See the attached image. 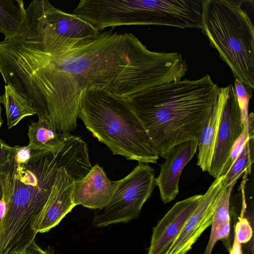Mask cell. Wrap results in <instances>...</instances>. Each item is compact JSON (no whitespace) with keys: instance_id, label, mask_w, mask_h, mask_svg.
<instances>
[{"instance_id":"cell-12","label":"cell","mask_w":254,"mask_h":254,"mask_svg":"<svg viewBox=\"0 0 254 254\" xmlns=\"http://www.w3.org/2000/svg\"><path fill=\"white\" fill-rule=\"evenodd\" d=\"M224 103V94L220 88L216 103L198 140L197 165L203 172H208L211 165Z\"/></svg>"},{"instance_id":"cell-24","label":"cell","mask_w":254,"mask_h":254,"mask_svg":"<svg viewBox=\"0 0 254 254\" xmlns=\"http://www.w3.org/2000/svg\"><path fill=\"white\" fill-rule=\"evenodd\" d=\"M6 175H0V200L3 197V182Z\"/></svg>"},{"instance_id":"cell-8","label":"cell","mask_w":254,"mask_h":254,"mask_svg":"<svg viewBox=\"0 0 254 254\" xmlns=\"http://www.w3.org/2000/svg\"><path fill=\"white\" fill-rule=\"evenodd\" d=\"M77 180L66 168L59 170L49 197L32 225L36 234L47 232L57 226L75 206L72 190L74 182Z\"/></svg>"},{"instance_id":"cell-14","label":"cell","mask_w":254,"mask_h":254,"mask_svg":"<svg viewBox=\"0 0 254 254\" xmlns=\"http://www.w3.org/2000/svg\"><path fill=\"white\" fill-rule=\"evenodd\" d=\"M28 147L31 150H57L64 144V134H59L45 119H38L28 126Z\"/></svg>"},{"instance_id":"cell-16","label":"cell","mask_w":254,"mask_h":254,"mask_svg":"<svg viewBox=\"0 0 254 254\" xmlns=\"http://www.w3.org/2000/svg\"><path fill=\"white\" fill-rule=\"evenodd\" d=\"M254 159V136L250 137L244 148L225 175L222 187H227L237 180L243 173L250 174Z\"/></svg>"},{"instance_id":"cell-18","label":"cell","mask_w":254,"mask_h":254,"mask_svg":"<svg viewBox=\"0 0 254 254\" xmlns=\"http://www.w3.org/2000/svg\"><path fill=\"white\" fill-rule=\"evenodd\" d=\"M234 88L240 108L241 120L245 128L248 129V104L251 92H247L245 85L236 79Z\"/></svg>"},{"instance_id":"cell-17","label":"cell","mask_w":254,"mask_h":254,"mask_svg":"<svg viewBox=\"0 0 254 254\" xmlns=\"http://www.w3.org/2000/svg\"><path fill=\"white\" fill-rule=\"evenodd\" d=\"M254 133L251 132L248 129L244 128L242 133L233 144L229 156L222 168L220 176L224 175L227 173L233 162L242 152L246 142L250 137L254 136Z\"/></svg>"},{"instance_id":"cell-13","label":"cell","mask_w":254,"mask_h":254,"mask_svg":"<svg viewBox=\"0 0 254 254\" xmlns=\"http://www.w3.org/2000/svg\"><path fill=\"white\" fill-rule=\"evenodd\" d=\"M26 20V12L22 0H0V33L3 40L17 37Z\"/></svg>"},{"instance_id":"cell-23","label":"cell","mask_w":254,"mask_h":254,"mask_svg":"<svg viewBox=\"0 0 254 254\" xmlns=\"http://www.w3.org/2000/svg\"><path fill=\"white\" fill-rule=\"evenodd\" d=\"M6 209V203L3 197L0 200V226Z\"/></svg>"},{"instance_id":"cell-10","label":"cell","mask_w":254,"mask_h":254,"mask_svg":"<svg viewBox=\"0 0 254 254\" xmlns=\"http://www.w3.org/2000/svg\"><path fill=\"white\" fill-rule=\"evenodd\" d=\"M197 146V140H189L173 146L168 151L165 162L160 165L159 174L155 178L164 203L172 201L178 194L182 172L196 153Z\"/></svg>"},{"instance_id":"cell-20","label":"cell","mask_w":254,"mask_h":254,"mask_svg":"<svg viewBox=\"0 0 254 254\" xmlns=\"http://www.w3.org/2000/svg\"><path fill=\"white\" fill-rule=\"evenodd\" d=\"M252 236V229L249 221L245 218H240L236 225L235 238L241 244L249 242Z\"/></svg>"},{"instance_id":"cell-4","label":"cell","mask_w":254,"mask_h":254,"mask_svg":"<svg viewBox=\"0 0 254 254\" xmlns=\"http://www.w3.org/2000/svg\"><path fill=\"white\" fill-rule=\"evenodd\" d=\"M243 1L203 0L202 30L236 79L254 89V27Z\"/></svg>"},{"instance_id":"cell-11","label":"cell","mask_w":254,"mask_h":254,"mask_svg":"<svg viewBox=\"0 0 254 254\" xmlns=\"http://www.w3.org/2000/svg\"><path fill=\"white\" fill-rule=\"evenodd\" d=\"M118 185V181H111L96 164L83 178L74 182L73 202L75 206L101 209L110 200Z\"/></svg>"},{"instance_id":"cell-25","label":"cell","mask_w":254,"mask_h":254,"mask_svg":"<svg viewBox=\"0 0 254 254\" xmlns=\"http://www.w3.org/2000/svg\"><path fill=\"white\" fill-rule=\"evenodd\" d=\"M0 128L1 127V124H2V121L1 120V106H0Z\"/></svg>"},{"instance_id":"cell-1","label":"cell","mask_w":254,"mask_h":254,"mask_svg":"<svg viewBox=\"0 0 254 254\" xmlns=\"http://www.w3.org/2000/svg\"><path fill=\"white\" fill-rule=\"evenodd\" d=\"M181 55L156 52L131 33L106 31L63 54L42 49L24 31L10 41L3 59L5 84L17 90L38 118L49 121L59 134L77 127L81 97L96 87L120 97L180 80Z\"/></svg>"},{"instance_id":"cell-7","label":"cell","mask_w":254,"mask_h":254,"mask_svg":"<svg viewBox=\"0 0 254 254\" xmlns=\"http://www.w3.org/2000/svg\"><path fill=\"white\" fill-rule=\"evenodd\" d=\"M224 178L225 175L220 176L210 185L166 254H186L204 231L211 225Z\"/></svg>"},{"instance_id":"cell-15","label":"cell","mask_w":254,"mask_h":254,"mask_svg":"<svg viewBox=\"0 0 254 254\" xmlns=\"http://www.w3.org/2000/svg\"><path fill=\"white\" fill-rule=\"evenodd\" d=\"M0 100L5 109L8 128L15 126L24 118L36 114L25 97L10 84L5 85Z\"/></svg>"},{"instance_id":"cell-6","label":"cell","mask_w":254,"mask_h":254,"mask_svg":"<svg viewBox=\"0 0 254 254\" xmlns=\"http://www.w3.org/2000/svg\"><path fill=\"white\" fill-rule=\"evenodd\" d=\"M220 89L224 94V103L212 159L208 171L214 178L220 176L233 144L245 128L234 86L231 84Z\"/></svg>"},{"instance_id":"cell-21","label":"cell","mask_w":254,"mask_h":254,"mask_svg":"<svg viewBox=\"0 0 254 254\" xmlns=\"http://www.w3.org/2000/svg\"><path fill=\"white\" fill-rule=\"evenodd\" d=\"M26 254H53V252L48 249H43L39 246L35 241L26 249Z\"/></svg>"},{"instance_id":"cell-19","label":"cell","mask_w":254,"mask_h":254,"mask_svg":"<svg viewBox=\"0 0 254 254\" xmlns=\"http://www.w3.org/2000/svg\"><path fill=\"white\" fill-rule=\"evenodd\" d=\"M14 151L15 146L8 145L0 138V175L8 173Z\"/></svg>"},{"instance_id":"cell-22","label":"cell","mask_w":254,"mask_h":254,"mask_svg":"<svg viewBox=\"0 0 254 254\" xmlns=\"http://www.w3.org/2000/svg\"><path fill=\"white\" fill-rule=\"evenodd\" d=\"M230 254H242L240 243L236 239L234 238L232 249L231 250Z\"/></svg>"},{"instance_id":"cell-2","label":"cell","mask_w":254,"mask_h":254,"mask_svg":"<svg viewBox=\"0 0 254 254\" xmlns=\"http://www.w3.org/2000/svg\"><path fill=\"white\" fill-rule=\"evenodd\" d=\"M220 88L208 74L181 79L136 93L126 99L165 158L173 146L198 140L217 101Z\"/></svg>"},{"instance_id":"cell-3","label":"cell","mask_w":254,"mask_h":254,"mask_svg":"<svg viewBox=\"0 0 254 254\" xmlns=\"http://www.w3.org/2000/svg\"><path fill=\"white\" fill-rule=\"evenodd\" d=\"M79 118L114 155L143 163H157L156 147L126 99L96 87L83 92Z\"/></svg>"},{"instance_id":"cell-5","label":"cell","mask_w":254,"mask_h":254,"mask_svg":"<svg viewBox=\"0 0 254 254\" xmlns=\"http://www.w3.org/2000/svg\"><path fill=\"white\" fill-rule=\"evenodd\" d=\"M156 186L154 169L146 163L138 165L118 185L108 204L93 219L96 227H103L136 218Z\"/></svg>"},{"instance_id":"cell-9","label":"cell","mask_w":254,"mask_h":254,"mask_svg":"<svg viewBox=\"0 0 254 254\" xmlns=\"http://www.w3.org/2000/svg\"><path fill=\"white\" fill-rule=\"evenodd\" d=\"M203 194L175 203L154 228L147 254H166L195 210Z\"/></svg>"}]
</instances>
